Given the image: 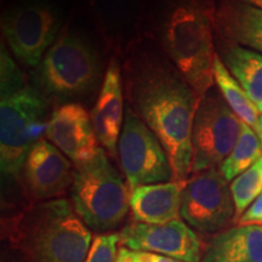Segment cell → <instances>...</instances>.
I'll list each match as a JSON object with an SVG mask.
<instances>
[{
	"label": "cell",
	"instance_id": "obj_1",
	"mask_svg": "<svg viewBox=\"0 0 262 262\" xmlns=\"http://www.w3.org/2000/svg\"><path fill=\"white\" fill-rule=\"evenodd\" d=\"M126 103L158 136L173 181L192 176V127L199 96L181 72L142 35L127 49L122 64Z\"/></svg>",
	"mask_w": 262,
	"mask_h": 262
},
{
	"label": "cell",
	"instance_id": "obj_2",
	"mask_svg": "<svg viewBox=\"0 0 262 262\" xmlns=\"http://www.w3.org/2000/svg\"><path fill=\"white\" fill-rule=\"evenodd\" d=\"M216 0H145L141 35L178 70L199 98L214 86Z\"/></svg>",
	"mask_w": 262,
	"mask_h": 262
},
{
	"label": "cell",
	"instance_id": "obj_3",
	"mask_svg": "<svg viewBox=\"0 0 262 262\" xmlns=\"http://www.w3.org/2000/svg\"><path fill=\"white\" fill-rule=\"evenodd\" d=\"M0 168L3 176L21 182L26 159L47 134L50 101L2 45L0 66Z\"/></svg>",
	"mask_w": 262,
	"mask_h": 262
},
{
	"label": "cell",
	"instance_id": "obj_4",
	"mask_svg": "<svg viewBox=\"0 0 262 262\" xmlns=\"http://www.w3.org/2000/svg\"><path fill=\"white\" fill-rule=\"evenodd\" d=\"M3 225L27 262H84L93 243L90 228L63 198L31 204Z\"/></svg>",
	"mask_w": 262,
	"mask_h": 262
},
{
	"label": "cell",
	"instance_id": "obj_5",
	"mask_svg": "<svg viewBox=\"0 0 262 262\" xmlns=\"http://www.w3.org/2000/svg\"><path fill=\"white\" fill-rule=\"evenodd\" d=\"M102 67L90 41L66 27L34 68L32 83L50 102H77L96 93L103 81Z\"/></svg>",
	"mask_w": 262,
	"mask_h": 262
},
{
	"label": "cell",
	"instance_id": "obj_6",
	"mask_svg": "<svg viewBox=\"0 0 262 262\" xmlns=\"http://www.w3.org/2000/svg\"><path fill=\"white\" fill-rule=\"evenodd\" d=\"M131 189L102 147L80 165H74L72 205L85 225L97 232L117 228L130 209Z\"/></svg>",
	"mask_w": 262,
	"mask_h": 262
},
{
	"label": "cell",
	"instance_id": "obj_7",
	"mask_svg": "<svg viewBox=\"0 0 262 262\" xmlns=\"http://www.w3.org/2000/svg\"><path fill=\"white\" fill-rule=\"evenodd\" d=\"M2 32L12 56L34 70L60 34L61 16L45 0H21L3 11Z\"/></svg>",
	"mask_w": 262,
	"mask_h": 262
},
{
	"label": "cell",
	"instance_id": "obj_8",
	"mask_svg": "<svg viewBox=\"0 0 262 262\" xmlns=\"http://www.w3.org/2000/svg\"><path fill=\"white\" fill-rule=\"evenodd\" d=\"M241 131V119L214 85L199 98L193 120L192 175L219 168L233 149Z\"/></svg>",
	"mask_w": 262,
	"mask_h": 262
},
{
	"label": "cell",
	"instance_id": "obj_9",
	"mask_svg": "<svg viewBox=\"0 0 262 262\" xmlns=\"http://www.w3.org/2000/svg\"><path fill=\"white\" fill-rule=\"evenodd\" d=\"M118 157L131 191L139 186L173 181L169 157L158 136L127 104Z\"/></svg>",
	"mask_w": 262,
	"mask_h": 262
},
{
	"label": "cell",
	"instance_id": "obj_10",
	"mask_svg": "<svg viewBox=\"0 0 262 262\" xmlns=\"http://www.w3.org/2000/svg\"><path fill=\"white\" fill-rule=\"evenodd\" d=\"M181 219L205 234L220 233L234 222V203L228 181L220 169L193 173L182 192Z\"/></svg>",
	"mask_w": 262,
	"mask_h": 262
},
{
	"label": "cell",
	"instance_id": "obj_11",
	"mask_svg": "<svg viewBox=\"0 0 262 262\" xmlns=\"http://www.w3.org/2000/svg\"><path fill=\"white\" fill-rule=\"evenodd\" d=\"M120 245L130 250L148 251L182 262H201L204 245L192 227L181 219L166 224L133 222L119 233Z\"/></svg>",
	"mask_w": 262,
	"mask_h": 262
},
{
	"label": "cell",
	"instance_id": "obj_12",
	"mask_svg": "<svg viewBox=\"0 0 262 262\" xmlns=\"http://www.w3.org/2000/svg\"><path fill=\"white\" fill-rule=\"evenodd\" d=\"M74 165L60 149L42 139L26 159L21 183L31 202L41 203L61 198L72 187Z\"/></svg>",
	"mask_w": 262,
	"mask_h": 262
},
{
	"label": "cell",
	"instance_id": "obj_13",
	"mask_svg": "<svg viewBox=\"0 0 262 262\" xmlns=\"http://www.w3.org/2000/svg\"><path fill=\"white\" fill-rule=\"evenodd\" d=\"M45 136L73 165L89 162L101 149L91 114L77 102L60 104L51 111Z\"/></svg>",
	"mask_w": 262,
	"mask_h": 262
},
{
	"label": "cell",
	"instance_id": "obj_14",
	"mask_svg": "<svg viewBox=\"0 0 262 262\" xmlns=\"http://www.w3.org/2000/svg\"><path fill=\"white\" fill-rule=\"evenodd\" d=\"M124 84L122 66L116 56L108 62L103 81L91 112L98 142L108 156H118V141L124 125Z\"/></svg>",
	"mask_w": 262,
	"mask_h": 262
},
{
	"label": "cell",
	"instance_id": "obj_15",
	"mask_svg": "<svg viewBox=\"0 0 262 262\" xmlns=\"http://www.w3.org/2000/svg\"><path fill=\"white\" fill-rule=\"evenodd\" d=\"M216 38L262 54V10L243 0H216Z\"/></svg>",
	"mask_w": 262,
	"mask_h": 262
},
{
	"label": "cell",
	"instance_id": "obj_16",
	"mask_svg": "<svg viewBox=\"0 0 262 262\" xmlns=\"http://www.w3.org/2000/svg\"><path fill=\"white\" fill-rule=\"evenodd\" d=\"M186 182L169 181L134 188L130 196L134 220L149 225L178 220L181 216L182 192Z\"/></svg>",
	"mask_w": 262,
	"mask_h": 262
},
{
	"label": "cell",
	"instance_id": "obj_17",
	"mask_svg": "<svg viewBox=\"0 0 262 262\" xmlns=\"http://www.w3.org/2000/svg\"><path fill=\"white\" fill-rule=\"evenodd\" d=\"M201 262H262V226H237L215 234Z\"/></svg>",
	"mask_w": 262,
	"mask_h": 262
},
{
	"label": "cell",
	"instance_id": "obj_18",
	"mask_svg": "<svg viewBox=\"0 0 262 262\" xmlns=\"http://www.w3.org/2000/svg\"><path fill=\"white\" fill-rule=\"evenodd\" d=\"M215 45L216 55L262 113V54L219 38Z\"/></svg>",
	"mask_w": 262,
	"mask_h": 262
},
{
	"label": "cell",
	"instance_id": "obj_19",
	"mask_svg": "<svg viewBox=\"0 0 262 262\" xmlns=\"http://www.w3.org/2000/svg\"><path fill=\"white\" fill-rule=\"evenodd\" d=\"M214 83L226 103L241 122L255 130L261 112L217 55H215L214 58Z\"/></svg>",
	"mask_w": 262,
	"mask_h": 262
},
{
	"label": "cell",
	"instance_id": "obj_20",
	"mask_svg": "<svg viewBox=\"0 0 262 262\" xmlns=\"http://www.w3.org/2000/svg\"><path fill=\"white\" fill-rule=\"evenodd\" d=\"M262 158V143L253 127L242 123V131L235 146L219 169L227 181L254 166Z\"/></svg>",
	"mask_w": 262,
	"mask_h": 262
},
{
	"label": "cell",
	"instance_id": "obj_21",
	"mask_svg": "<svg viewBox=\"0 0 262 262\" xmlns=\"http://www.w3.org/2000/svg\"><path fill=\"white\" fill-rule=\"evenodd\" d=\"M229 188L235 209L234 222H238L239 217L262 193V175L258 164L256 163L247 171L237 176L229 185Z\"/></svg>",
	"mask_w": 262,
	"mask_h": 262
},
{
	"label": "cell",
	"instance_id": "obj_22",
	"mask_svg": "<svg viewBox=\"0 0 262 262\" xmlns=\"http://www.w3.org/2000/svg\"><path fill=\"white\" fill-rule=\"evenodd\" d=\"M120 242L119 234L106 233L98 234L93 239L84 262H116L117 245Z\"/></svg>",
	"mask_w": 262,
	"mask_h": 262
},
{
	"label": "cell",
	"instance_id": "obj_23",
	"mask_svg": "<svg viewBox=\"0 0 262 262\" xmlns=\"http://www.w3.org/2000/svg\"><path fill=\"white\" fill-rule=\"evenodd\" d=\"M116 262H182L163 255L148 253V251H136L120 247L118 249Z\"/></svg>",
	"mask_w": 262,
	"mask_h": 262
},
{
	"label": "cell",
	"instance_id": "obj_24",
	"mask_svg": "<svg viewBox=\"0 0 262 262\" xmlns=\"http://www.w3.org/2000/svg\"><path fill=\"white\" fill-rule=\"evenodd\" d=\"M237 224L239 226L247 225H260L262 226V193L255 199L253 204L245 210L243 215L239 217Z\"/></svg>",
	"mask_w": 262,
	"mask_h": 262
},
{
	"label": "cell",
	"instance_id": "obj_25",
	"mask_svg": "<svg viewBox=\"0 0 262 262\" xmlns=\"http://www.w3.org/2000/svg\"><path fill=\"white\" fill-rule=\"evenodd\" d=\"M255 133H256V134H257L258 139H260V141H261V143H262V113H261V116H260V118H258V122H257V125H256V127H255Z\"/></svg>",
	"mask_w": 262,
	"mask_h": 262
},
{
	"label": "cell",
	"instance_id": "obj_26",
	"mask_svg": "<svg viewBox=\"0 0 262 262\" xmlns=\"http://www.w3.org/2000/svg\"><path fill=\"white\" fill-rule=\"evenodd\" d=\"M243 2L248 3V4H250L253 6H256V8L262 10V0H243Z\"/></svg>",
	"mask_w": 262,
	"mask_h": 262
},
{
	"label": "cell",
	"instance_id": "obj_27",
	"mask_svg": "<svg viewBox=\"0 0 262 262\" xmlns=\"http://www.w3.org/2000/svg\"><path fill=\"white\" fill-rule=\"evenodd\" d=\"M257 164H258V166H260V171H261V175H262V158L258 160Z\"/></svg>",
	"mask_w": 262,
	"mask_h": 262
}]
</instances>
